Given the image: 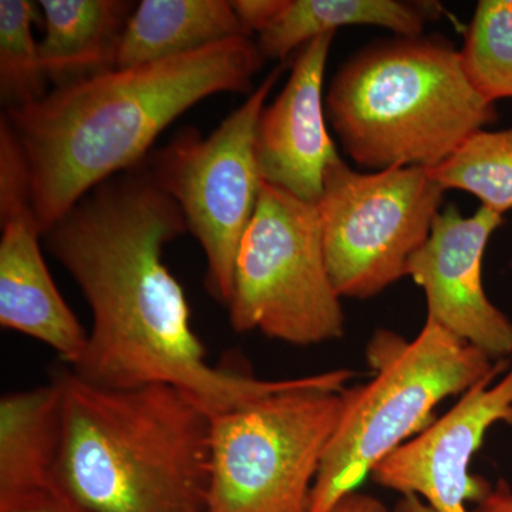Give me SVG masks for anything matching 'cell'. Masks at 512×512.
Instances as JSON below:
<instances>
[{
	"instance_id": "6da1fadb",
	"label": "cell",
	"mask_w": 512,
	"mask_h": 512,
	"mask_svg": "<svg viewBox=\"0 0 512 512\" xmlns=\"http://www.w3.org/2000/svg\"><path fill=\"white\" fill-rule=\"evenodd\" d=\"M185 231L177 202L143 163L97 185L45 232L47 251L92 311L82 359L67 367L109 389L168 384L211 417L308 382L255 379L207 362L184 289L163 261L165 245Z\"/></svg>"
},
{
	"instance_id": "7a4b0ae2",
	"label": "cell",
	"mask_w": 512,
	"mask_h": 512,
	"mask_svg": "<svg viewBox=\"0 0 512 512\" xmlns=\"http://www.w3.org/2000/svg\"><path fill=\"white\" fill-rule=\"evenodd\" d=\"M264 63L251 37H232L3 110L25 157L43 235L97 185L143 164L158 136L192 106L218 93H251Z\"/></svg>"
},
{
	"instance_id": "3957f363",
	"label": "cell",
	"mask_w": 512,
	"mask_h": 512,
	"mask_svg": "<svg viewBox=\"0 0 512 512\" xmlns=\"http://www.w3.org/2000/svg\"><path fill=\"white\" fill-rule=\"evenodd\" d=\"M60 487L96 512H204L211 416L168 384L96 386L64 367Z\"/></svg>"
},
{
	"instance_id": "277c9868",
	"label": "cell",
	"mask_w": 512,
	"mask_h": 512,
	"mask_svg": "<svg viewBox=\"0 0 512 512\" xmlns=\"http://www.w3.org/2000/svg\"><path fill=\"white\" fill-rule=\"evenodd\" d=\"M326 116L356 164L437 167L497 120L473 89L460 50L439 36L377 42L340 67Z\"/></svg>"
},
{
	"instance_id": "5b68a950",
	"label": "cell",
	"mask_w": 512,
	"mask_h": 512,
	"mask_svg": "<svg viewBox=\"0 0 512 512\" xmlns=\"http://www.w3.org/2000/svg\"><path fill=\"white\" fill-rule=\"evenodd\" d=\"M366 359L373 379L343 390L342 416L320 464L311 512L332 511L384 457L433 423L437 404L466 393L505 360L491 362L431 318L413 340L376 330Z\"/></svg>"
},
{
	"instance_id": "8992f818",
	"label": "cell",
	"mask_w": 512,
	"mask_h": 512,
	"mask_svg": "<svg viewBox=\"0 0 512 512\" xmlns=\"http://www.w3.org/2000/svg\"><path fill=\"white\" fill-rule=\"evenodd\" d=\"M350 370L311 375L295 389L211 417L204 512H311Z\"/></svg>"
},
{
	"instance_id": "52a82bcc",
	"label": "cell",
	"mask_w": 512,
	"mask_h": 512,
	"mask_svg": "<svg viewBox=\"0 0 512 512\" xmlns=\"http://www.w3.org/2000/svg\"><path fill=\"white\" fill-rule=\"evenodd\" d=\"M227 308L237 332L259 330L298 346L342 338L345 316L326 268L318 204L262 183Z\"/></svg>"
},
{
	"instance_id": "ba28073f",
	"label": "cell",
	"mask_w": 512,
	"mask_h": 512,
	"mask_svg": "<svg viewBox=\"0 0 512 512\" xmlns=\"http://www.w3.org/2000/svg\"><path fill=\"white\" fill-rule=\"evenodd\" d=\"M444 192L431 167L362 174L342 158L329 165L318 208L326 268L340 298H372L409 275Z\"/></svg>"
},
{
	"instance_id": "9c48e42d",
	"label": "cell",
	"mask_w": 512,
	"mask_h": 512,
	"mask_svg": "<svg viewBox=\"0 0 512 512\" xmlns=\"http://www.w3.org/2000/svg\"><path fill=\"white\" fill-rule=\"evenodd\" d=\"M284 66L276 67L247 101L208 137L187 128L144 161L170 195L207 259V288L228 306L239 244L251 224L262 177L255 153L256 126Z\"/></svg>"
},
{
	"instance_id": "30bf717a",
	"label": "cell",
	"mask_w": 512,
	"mask_h": 512,
	"mask_svg": "<svg viewBox=\"0 0 512 512\" xmlns=\"http://www.w3.org/2000/svg\"><path fill=\"white\" fill-rule=\"evenodd\" d=\"M0 228V326L45 343L67 366H76L87 332L43 258L28 167L5 117L0 119Z\"/></svg>"
},
{
	"instance_id": "8fae6325",
	"label": "cell",
	"mask_w": 512,
	"mask_h": 512,
	"mask_svg": "<svg viewBox=\"0 0 512 512\" xmlns=\"http://www.w3.org/2000/svg\"><path fill=\"white\" fill-rule=\"evenodd\" d=\"M500 421L512 424V365L507 360L370 474L384 488L423 498L436 512H468L467 503H480L493 488L484 478L471 477L468 467L485 433Z\"/></svg>"
},
{
	"instance_id": "7c38bea8",
	"label": "cell",
	"mask_w": 512,
	"mask_h": 512,
	"mask_svg": "<svg viewBox=\"0 0 512 512\" xmlns=\"http://www.w3.org/2000/svg\"><path fill=\"white\" fill-rule=\"evenodd\" d=\"M503 215L481 205L463 217L457 205L437 215L409 276L426 295L427 318L495 360L512 355V322L485 295L483 258Z\"/></svg>"
},
{
	"instance_id": "4fadbf2b",
	"label": "cell",
	"mask_w": 512,
	"mask_h": 512,
	"mask_svg": "<svg viewBox=\"0 0 512 512\" xmlns=\"http://www.w3.org/2000/svg\"><path fill=\"white\" fill-rule=\"evenodd\" d=\"M335 33L315 37L299 50L284 90L262 110L255 153L266 184L318 204L330 164L340 156L326 128L323 76Z\"/></svg>"
},
{
	"instance_id": "5bb4252c",
	"label": "cell",
	"mask_w": 512,
	"mask_h": 512,
	"mask_svg": "<svg viewBox=\"0 0 512 512\" xmlns=\"http://www.w3.org/2000/svg\"><path fill=\"white\" fill-rule=\"evenodd\" d=\"M62 396L55 380L0 399V512H16L59 485Z\"/></svg>"
},
{
	"instance_id": "9a60e30c",
	"label": "cell",
	"mask_w": 512,
	"mask_h": 512,
	"mask_svg": "<svg viewBox=\"0 0 512 512\" xmlns=\"http://www.w3.org/2000/svg\"><path fill=\"white\" fill-rule=\"evenodd\" d=\"M39 43L47 80L69 86L116 69L121 37L136 3L124 0H42Z\"/></svg>"
},
{
	"instance_id": "2e32d148",
	"label": "cell",
	"mask_w": 512,
	"mask_h": 512,
	"mask_svg": "<svg viewBox=\"0 0 512 512\" xmlns=\"http://www.w3.org/2000/svg\"><path fill=\"white\" fill-rule=\"evenodd\" d=\"M238 36L245 35L231 2L144 0L128 19L116 69L188 55Z\"/></svg>"
},
{
	"instance_id": "e0dca14e",
	"label": "cell",
	"mask_w": 512,
	"mask_h": 512,
	"mask_svg": "<svg viewBox=\"0 0 512 512\" xmlns=\"http://www.w3.org/2000/svg\"><path fill=\"white\" fill-rule=\"evenodd\" d=\"M434 9L437 6L397 0H286L256 43L265 59H285L315 37L343 26H382L402 37H416L423 35Z\"/></svg>"
},
{
	"instance_id": "ac0fdd59",
	"label": "cell",
	"mask_w": 512,
	"mask_h": 512,
	"mask_svg": "<svg viewBox=\"0 0 512 512\" xmlns=\"http://www.w3.org/2000/svg\"><path fill=\"white\" fill-rule=\"evenodd\" d=\"M431 173L444 190L470 192L503 215L512 208V127L478 131Z\"/></svg>"
},
{
	"instance_id": "d6986e66",
	"label": "cell",
	"mask_w": 512,
	"mask_h": 512,
	"mask_svg": "<svg viewBox=\"0 0 512 512\" xmlns=\"http://www.w3.org/2000/svg\"><path fill=\"white\" fill-rule=\"evenodd\" d=\"M468 82L494 104L512 99V0H481L460 50Z\"/></svg>"
},
{
	"instance_id": "ffe728a7",
	"label": "cell",
	"mask_w": 512,
	"mask_h": 512,
	"mask_svg": "<svg viewBox=\"0 0 512 512\" xmlns=\"http://www.w3.org/2000/svg\"><path fill=\"white\" fill-rule=\"evenodd\" d=\"M37 9L28 0L0 2V101L3 110L30 106L46 97L49 82L33 36Z\"/></svg>"
},
{
	"instance_id": "44dd1931",
	"label": "cell",
	"mask_w": 512,
	"mask_h": 512,
	"mask_svg": "<svg viewBox=\"0 0 512 512\" xmlns=\"http://www.w3.org/2000/svg\"><path fill=\"white\" fill-rule=\"evenodd\" d=\"M286 0H234L232 9L239 20L242 32L251 37L261 35L274 23L284 9Z\"/></svg>"
},
{
	"instance_id": "7402d4cb",
	"label": "cell",
	"mask_w": 512,
	"mask_h": 512,
	"mask_svg": "<svg viewBox=\"0 0 512 512\" xmlns=\"http://www.w3.org/2000/svg\"><path fill=\"white\" fill-rule=\"evenodd\" d=\"M16 512H96L80 503L60 485Z\"/></svg>"
},
{
	"instance_id": "603a6c76",
	"label": "cell",
	"mask_w": 512,
	"mask_h": 512,
	"mask_svg": "<svg viewBox=\"0 0 512 512\" xmlns=\"http://www.w3.org/2000/svg\"><path fill=\"white\" fill-rule=\"evenodd\" d=\"M473 512H512V490L507 481H498Z\"/></svg>"
},
{
	"instance_id": "cb8c5ba5",
	"label": "cell",
	"mask_w": 512,
	"mask_h": 512,
	"mask_svg": "<svg viewBox=\"0 0 512 512\" xmlns=\"http://www.w3.org/2000/svg\"><path fill=\"white\" fill-rule=\"evenodd\" d=\"M330 512H390L386 505L372 495L350 493L345 495Z\"/></svg>"
},
{
	"instance_id": "d4e9b609",
	"label": "cell",
	"mask_w": 512,
	"mask_h": 512,
	"mask_svg": "<svg viewBox=\"0 0 512 512\" xmlns=\"http://www.w3.org/2000/svg\"><path fill=\"white\" fill-rule=\"evenodd\" d=\"M394 512H436L416 495H403Z\"/></svg>"
}]
</instances>
